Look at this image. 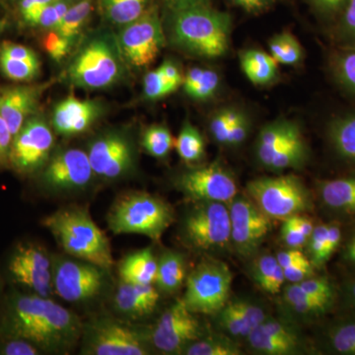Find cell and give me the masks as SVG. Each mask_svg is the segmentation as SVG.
I'll return each instance as SVG.
<instances>
[{
	"label": "cell",
	"instance_id": "1f68e13d",
	"mask_svg": "<svg viewBox=\"0 0 355 355\" xmlns=\"http://www.w3.org/2000/svg\"><path fill=\"white\" fill-rule=\"evenodd\" d=\"M252 272L254 282L266 293H279L286 282L284 268L280 266L277 257L272 254L259 257L254 261Z\"/></svg>",
	"mask_w": 355,
	"mask_h": 355
},
{
	"label": "cell",
	"instance_id": "94428289",
	"mask_svg": "<svg viewBox=\"0 0 355 355\" xmlns=\"http://www.w3.org/2000/svg\"><path fill=\"white\" fill-rule=\"evenodd\" d=\"M343 21H345L347 29L355 35V0H349L347 9H345Z\"/></svg>",
	"mask_w": 355,
	"mask_h": 355
},
{
	"label": "cell",
	"instance_id": "f546056e",
	"mask_svg": "<svg viewBox=\"0 0 355 355\" xmlns=\"http://www.w3.org/2000/svg\"><path fill=\"white\" fill-rule=\"evenodd\" d=\"M247 340L250 347L260 354L292 355L304 350V343L300 338H282L266 333L259 327L248 336Z\"/></svg>",
	"mask_w": 355,
	"mask_h": 355
},
{
	"label": "cell",
	"instance_id": "ffe728a7",
	"mask_svg": "<svg viewBox=\"0 0 355 355\" xmlns=\"http://www.w3.org/2000/svg\"><path fill=\"white\" fill-rule=\"evenodd\" d=\"M318 196L335 220L355 222V175L320 182Z\"/></svg>",
	"mask_w": 355,
	"mask_h": 355
},
{
	"label": "cell",
	"instance_id": "d4e9b609",
	"mask_svg": "<svg viewBox=\"0 0 355 355\" xmlns=\"http://www.w3.org/2000/svg\"><path fill=\"white\" fill-rule=\"evenodd\" d=\"M342 222L333 220L315 225L308 239V258L315 268H323L342 246Z\"/></svg>",
	"mask_w": 355,
	"mask_h": 355
},
{
	"label": "cell",
	"instance_id": "03108f58",
	"mask_svg": "<svg viewBox=\"0 0 355 355\" xmlns=\"http://www.w3.org/2000/svg\"><path fill=\"white\" fill-rule=\"evenodd\" d=\"M9 0H0V3H6V2H8Z\"/></svg>",
	"mask_w": 355,
	"mask_h": 355
},
{
	"label": "cell",
	"instance_id": "4316f807",
	"mask_svg": "<svg viewBox=\"0 0 355 355\" xmlns=\"http://www.w3.org/2000/svg\"><path fill=\"white\" fill-rule=\"evenodd\" d=\"M287 304L299 315L308 318H322L335 308L336 297L315 295L303 291L297 284L287 286L284 293Z\"/></svg>",
	"mask_w": 355,
	"mask_h": 355
},
{
	"label": "cell",
	"instance_id": "f35d334b",
	"mask_svg": "<svg viewBox=\"0 0 355 355\" xmlns=\"http://www.w3.org/2000/svg\"><path fill=\"white\" fill-rule=\"evenodd\" d=\"M270 55L277 64H297L303 58V50L300 43L291 33L284 32L275 35L270 43Z\"/></svg>",
	"mask_w": 355,
	"mask_h": 355
},
{
	"label": "cell",
	"instance_id": "b9f144b4",
	"mask_svg": "<svg viewBox=\"0 0 355 355\" xmlns=\"http://www.w3.org/2000/svg\"><path fill=\"white\" fill-rule=\"evenodd\" d=\"M244 116L241 112L235 109H222L216 112L209 123V130L212 137L218 144H226L229 130L236 121Z\"/></svg>",
	"mask_w": 355,
	"mask_h": 355
},
{
	"label": "cell",
	"instance_id": "11a10c76",
	"mask_svg": "<svg viewBox=\"0 0 355 355\" xmlns=\"http://www.w3.org/2000/svg\"><path fill=\"white\" fill-rule=\"evenodd\" d=\"M340 297L343 302L355 314V277L345 279L340 288Z\"/></svg>",
	"mask_w": 355,
	"mask_h": 355
},
{
	"label": "cell",
	"instance_id": "4fadbf2b",
	"mask_svg": "<svg viewBox=\"0 0 355 355\" xmlns=\"http://www.w3.org/2000/svg\"><path fill=\"white\" fill-rule=\"evenodd\" d=\"M177 188L191 202L230 203L238 195L234 177L220 163L195 168L177 180Z\"/></svg>",
	"mask_w": 355,
	"mask_h": 355
},
{
	"label": "cell",
	"instance_id": "e0dca14e",
	"mask_svg": "<svg viewBox=\"0 0 355 355\" xmlns=\"http://www.w3.org/2000/svg\"><path fill=\"white\" fill-rule=\"evenodd\" d=\"M87 153L69 148L53 155L44 166L41 181L44 188L55 193L83 190L93 176Z\"/></svg>",
	"mask_w": 355,
	"mask_h": 355
},
{
	"label": "cell",
	"instance_id": "d6a6232c",
	"mask_svg": "<svg viewBox=\"0 0 355 355\" xmlns=\"http://www.w3.org/2000/svg\"><path fill=\"white\" fill-rule=\"evenodd\" d=\"M329 137L336 153L343 160L355 163V114L334 121Z\"/></svg>",
	"mask_w": 355,
	"mask_h": 355
},
{
	"label": "cell",
	"instance_id": "680465c9",
	"mask_svg": "<svg viewBox=\"0 0 355 355\" xmlns=\"http://www.w3.org/2000/svg\"><path fill=\"white\" fill-rule=\"evenodd\" d=\"M231 1L250 12H260L263 9L268 8L272 0H231Z\"/></svg>",
	"mask_w": 355,
	"mask_h": 355
},
{
	"label": "cell",
	"instance_id": "5b68a950",
	"mask_svg": "<svg viewBox=\"0 0 355 355\" xmlns=\"http://www.w3.org/2000/svg\"><path fill=\"white\" fill-rule=\"evenodd\" d=\"M175 220L171 205L144 191L121 196L110 209L107 221L114 234H139L160 241Z\"/></svg>",
	"mask_w": 355,
	"mask_h": 355
},
{
	"label": "cell",
	"instance_id": "83f0119b",
	"mask_svg": "<svg viewBox=\"0 0 355 355\" xmlns=\"http://www.w3.org/2000/svg\"><path fill=\"white\" fill-rule=\"evenodd\" d=\"M186 261L183 254L177 252H165L159 259L154 284L161 293H176L186 282Z\"/></svg>",
	"mask_w": 355,
	"mask_h": 355
},
{
	"label": "cell",
	"instance_id": "ee69618b",
	"mask_svg": "<svg viewBox=\"0 0 355 355\" xmlns=\"http://www.w3.org/2000/svg\"><path fill=\"white\" fill-rule=\"evenodd\" d=\"M144 96L148 100H159L171 94L172 91L166 84L159 69L149 71L144 79Z\"/></svg>",
	"mask_w": 355,
	"mask_h": 355
},
{
	"label": "cell",
	"instance_id": "9f6ffc18",
	"mask_svg": "<svg viewBox=\"0 0 355 355\" xmlns=\"http://www.w3.org/2000/svg\"><path fill=\"white\" fill-rule=\"evenodd\" d=\"M284 221H286L289 225L297 229L299 232L302 233L303 235L308 238L312 234L313 229L315 227L314 223H313L310 218L301 216V214H296V216L288 217V218Z\"/></svg>",
	"mask_w": 355,
	"mask_h": 355
},
{
	"label": "cell",
	"instance_id": "603a6c76",
	"mask_svg": "<svg viewBox=\"0 0 355 355\" xmlns=\"http://www.w3.org/2000/svg\"><path fill=\"white\" fill-rule=\"evenodd\" d=\"M160 292L154 284H132L121 282L114 294L116 309L125 316L139 319L151 314L158 304Z\"/></svg>",
	"mask_w": 355,
	"mask_h": 355
},
{
	"label": "cell",
	"instance_id": "9a60e30c",
	"mask_svg": "<svg viewBox=\"0 0 355 355\" xmlns=\"http://www.w3.org/2000/svg\"><path fill=\"white\" fill-rule=\"evenodd\" d=\"M53 142L48 123L41 116H32L13 137L9 163L20 174L39 171L50 159Z\"/></svg>",
	"mask_w": 355,
	"mask_h": 355
},
{
	"label": "cell",
	"instance_id": "e575fe53",
	"mask_svg": "<svg viewBox=\"0 0 355 355\" xmlns=\"http://www.w3.org/2000/svg\"><path fill=\"white\" fill-rule=\"evenodd\" d=\"M218 74L214 70L193 67L184 77V92L196 100H207L218 90Z\"/></svg>",
	"mask_w": 355,
	"mask_h": 355
},
{
	"label": "cell",
	"instance_id": "ba28073f",
	"mask_svg": "<svg viewBox=\"0 0 355 355\" xmlns=\"http://www.w3.org/2000/svg\"><path fill=\"white\" fill-rule=\"evenodd\" d=\"M232 280V272L225 263L203 259L187 277L182 299L195 314H217L229 300Z\"/></svg>",
	"mask_w": 355,
	"mask_h": 355
},
{
	"label": "cell",
	"instance_id": "2e32d148",
	"mask_svg": "<svg viewBox=\"0 0 355 355\" xmlns=\"http://www.w3.org/2000/svg\"><path fill=\"white\" fill-rule=\"evenodd\" d=\"M89 162L96 176L119 179L132 171L135 163V146L121 132L103 133L89 146Z\"/></svg>",
	"mask_w": 355,
	"mask_h": 355
},
{
	"label": "cell",
	"instance_id": "52a82bcc",
	"mask_svg": "<svg viewBox=\"0 0 355 355\" xmlns=\"http://www.w3.org/2000/svg\"><path fill=\"white\" fill-rule=\"evenodd\" d=\"M247 191L257 207L270 219L286 220L314 207L310 191L302 180L294 175L259 178L248 183Z\"/></svg>",
	"mask_w": 355,
	"mask_h": 355
},
{
	"label": "cell",
	"instance_id": "3957f363",
	"mask_svg": "<svg viewBox=\"0 0 355 355\" xmlns=\"http://www.w3.org/2000/svg\"><path fill=\"white\" fill-rule=\"evenodd\" d=\"M125 73V62L116 35L98 31L89 35L67 69L70 83L84 90H103L116 85Z\"/></svg>",
	"mask_w": 355,
	"mask_h": 355
},
{
	"label": "cell",
	"instance_id": "ab89813d",
	"mask_svg": "<svg viewBox=\"0 0 355 355\" xmlns=\"http://www.w3.org/2000/svg\"><path fill=\"white\" fill-rule=\"evenodd\" d=\"M174 144L171 132L165 125H151L142 135V147L149 155L155 158H165L168 156Z\"/></svg>",
	"mask_w": 355,
	"mask_h": 355
},
{
	"label": "cell",
	"instance_id": "f5cc1de1",
	"mask_svg": "<svg viewBox=\"0 0 355 355\" xmlns=\"http://www.w3.org/2000/svg\"><path fill=\"white\" fill-rule=\"evenodd\" d=\"M249 128V121L246 116H243L229 130L225 146H236L241 144L247 139Z\"/></svg>",
	"mask_w": 355,
	"mask_h": 355
},
{
	"label": "cell",
	"instance_id": "8d00e7d4",
	"mask_svg": "<svg viewBox=\"0 0 355 355\" xmlns=\"http://www.w3.org/2000/svg\"><path fill=\"white\" fill-rule=\"evenodd\" d=\"M91 11V0H80L71 4L55 31L60 33L65 38L71 40L74 43L90 18Z\"/></svg>",
	"mask_w": 355,
	"mask_h": 355
},
{
	"label": "cell",
	"instance_id": "6f0895ef",
	"mask_svg": "<svg viewBox=\"0 0 355 355\" xmlns=\"http://www.w3.org/2000/svg\"><path fill=\"white\" fill-rule=\"evenodd\" d=\"M305 258H307V256L300 249H289L279 252L277 254V260L282 268H286Z\"/></svg>",
	"mask_w": 355,
	"mask_h": 355
},
{
	"label": "cell",
	"instance_id": "cb8c5ba5",
	"mask_svg": "<svg viewBox=\"0 0 355 355\" xmlns=\"http://www.w3.org/2000/svg\"><path fill=\"white\" fill-rule=\"evenodd\" d=\"M301 137L300 128L294 121L282 119L268 123L261 128L257 140V157L266 167L273 155Z\"/></svg>",
	"mask_w": 355,
	"mask_h": 355
},
{
	"label": "cell",
	"instance_id": "be15d7a7",
	"mask_svg": "<svg viewBox=\"0 0 355 355\" xmlns=\"http://www.w3.org/2000/svg\"><path fill=\"white\" fill-rule=\"evenodd\" d=\"M7 22L6 20H0V34L6 30Z\"/></svg>",
	"mask_w": 355,
	"mask_h": 355
},
{
	"label": "cell",
	"instance_id": "9c48e42d",
	"mask_svg": "<svg viewBox=\"0 0 355 355\" xmlns=\"http://www.w3.org/2000/svg\"><path fill=\"white\" fill-rule=\"evenodd\" d=\"M81 354L86 355H147L149 335L111 318H99L84 326Z\"/></svg>",
	"mask_w": 355,
	"mask_h": 355
},
{
	"label": "cell",
	"instance_id": "8fae6325",
	"mask_svg": "<svg viewBox=\"0 0 355 355\" xmlns=\"http://www.w3.org/2000/svg\"><path fill=\"white\" fill-rule=\"evenodd\" d=\"M202 338V329L195 313L183 299L177 300L159 318L149 334V342L164 354H184L187 347Z\"/></svg>",
	"mask_w": 355,
	"mask_h": 355
},
{
	"label": "cell",
	"instance_id": "484cf974",
	"mask_svg": "<svg viewBox=\"0 0 355 355\" xmlns=\"http://www.w3.org/2000/svg\"><path fill=\"white\" fill-rule=\"evenodd\" d=\"M158 261L151 248L128 254L119 266L121 280L132 284H154Z\"/></svg>",
	"mask_w": 355,
	"mask_h": 355
},
{
	"label": "cell",
	"instance_id": "ac0fdd59",
	"mask_svg": "<svg viewBox=\"0 0 355 355\" xmlns=\"http://www.w3.org/2000/svg\"><path fill=\"white\" fill-rule=\"evenodd\" d=\"M14 282L37 295L50 297L53 293V265L43 248L32 243L16 248L8 263Z\"/></svg>",
	"mask_w": 355,
	"mask_h": 355
},
{
	"label": "cell",
	"instance_id": "91938a15",
	"mask_svg": "<svg viewBox=\"0 0 355 355\" xmlns=\"http://www.w3.org/2000/svg\"><path fill=\"white\" fill-rule=\"evenodd\" d=\"M168 6L172 9L173 12L191 7L207 6L209 0H165Z\"/></svg>",
	"mask_w": 355,
	"mask_h": 355
},
{
	"label": "cell",
	"instance_id": "7bdbcfd3",
	"mask_svg": "<svg viewBox=\"0 0 355 355\" xmlns=\"http://www.w3.org/2000/svg\"><path fill=\"white\" fill-rule=\"evenodd\" d=\"M42 43H43L44 50L57 62H60L69 55L73 44L71 40L65 38L55 30H50V32L46 33Z\"/></svg>",
	"mask_w": 355,
	"mask_h": 355
},
{
	"label": "cell",
	"instance_id": "f1b7e54d",
	"mask_svg": "<svg viewBox=\"0 0 355 355\" xmlns=\"http://www.w3.org/2000/svg\"><path fill=\"white\" fill-rule=\"evenodd\" d=\"M240 64L245 76L256 85L272 83L279 74V64L263 51H245L240 55Z\"/></svg>",
	"mask_w": 355,
	"mask_h": 355
},
{
	"label": "cell",
	"instance_id": "44dd1931",
	"mask_svg": "<svg viewBox=\"0 0 355 355\" xmlns=\"http://www.w3.org/2000/svg\"><path fill=\"white\" fill-rule=\"evenodd\" d=\"M266 318L265 310L261 306L243 299L228 300L217 312L221 330L235 338H247Z\"/></svg>",
	"mask_w": 355,
	"mask_h": 355
},
{
	"label": "cell",
	"instance_id": "6125c7cd",
	"mask_svg": "<svg viewBox=\"0 0 355 355\" xmlns=\"http://www.w3.org/2000/svg\"><path fill=\"white\" fill-rule=\"evenodd\" d=\"M312 1L321 8L327 9V10H336L345 3V0H312Z\"/></svg>",
	"mask_w": 355,
	"mask_h": 355
},
{
	"label": "cell",
	"instance_id": "db71d44e",
	"mask_svg": "<svg viewBox=\"0 0 355 355\" xmlns=\"http://www.w3.org/2000/svg\"><path fill=\"white\" fill-rule=\"evenodd\" d=\"M340 248H342L343 263L355 270V228L352 231L347 239L345 240L343 238Z\"/></svg>",
	"mask_w": 355,
	"mask_h": 355
},
{
	"label": "cell",
	"instance_id": "681fc988",
	"mask_svg": "<svg viewBox=\"0 0 355 355\" xmlns=\"http://www.w3.org/2000/svg\"><path fill=\"white\" fill-rule=\"evenodd\" d=\"M158 69L172 93L183 84L184 77L182 76L179 67L171 60H165Z\"/></svg>",
	"mask_w": 355,
	"mask_h": 355
},
{
	"label": "cell",
	"instance_id": "6da1fadb",
	"mask_svg": "<svg viewBox=\"0 0 355 355\" xmlns=\"http://www.w3.org/2000/svg\"><path fill=\"white\" fill-rule=\"evenodd\" d=\"M83 324L50 297L18 292L7 297L0 313V336L29 340L42 352L67 354L83 336Z\"/></svg>",
	"mask_w": 355,
	"mask_h": 355
},
{
	"label": "cell",
	"instance_id": "816d5d0a",
	"mask_svg": "<svg viewBox=\"0 0 355 355\" xmlns=\"http://www.w3.org/2000/svg\"><path fill=\"white\" fill-rule=\"evenodd\" d=\"M13 135L6 121L0 114V165L6 164L10 157Z\"/></svg>",
	"mask_w": 355,
	"mask_h": 355
},
{
	"label": "cell",
	"instance_id": "7402d4cb",
	"mask_svg": "<svg viewBox=\"0 0 355 355\" xmlns=\"http://www.w3.org/2000/svg\"><path fill=\"white\" fill-rule=\"evenodd\" d=\"M34 86H16L0 91V114L13 137L36 111L40 90Z\"/></svg>",
	"mask_w": 355,
	"mask_h": 355
},
{
	"label": "cell",
	"instance_id": "30bf717a",
	"mask_svg": "<svg viewBox=\"0 0 355 355\" xmlns=\"http://www.w3.org/2000/svg\"><path fill=\"white\" fill-rule=\"evenodd\" d=\"M125 64L144 69L153 64L164 46V32L155 10H147L137 20L121 26L116 34Z\"/></svg>",
	"mask_w": 355,
	"mask_h": 355
},
{
	"label": "cell",
	"instance_id": "7dc6e473",
	"mask_svg": "<svg viewBox=\"0 0 355 355\" xmlns=\"http://www.w3.org/2000/svg\"><path fill=\"white\" fill-rule=\"evenodd\" d=\"M284 272L286 280H288L291 284H299L303 280L314 277L315 266L312 265L307 257V258L284 268Z\"/></svg>",
	"mask_w": 355,
	"mask_h": 355
},
{
	"label": "cell",
	"instance_id": "5bb4252c",
	"mask_svg": "<svg viewBox=\"0 0 355 355\" xmlns=\"http://www.w3.org/2000/svg\"><path fill=\"white\" fill-rule=\"evenodd\" d=\"M228 207L231 248L245 258L251 257L272 231V219L266 216L251 198L239 193Z\"/></svg>",
	"mask_w": 355,
	"mask_h": 355
},
{
	"label": "cell",
	"instance_id": "836d02e7",
	"mask_svg": "<svg viewBox=\"0 0 355 355\" xmlns=\"http://www.w3.org/2000/svg\"><path fill=\"white\" fill-rule=\"evenodd\" d=\"M149 0H101L104 17L112 24L125 26L146 12Z\"/></svg>",
	"mask_w": 355,
	"mask_h": 355
},
{
	"label": "cell",
	"instance_id": "bcb514c9",
	"mask_svg": "<svg viewBox=\"0 0 355 355\" xmlns=\"http://www.w3.org/2000/svg\"><path fill=\"white\" fill-rule=\"evenodd\" d=\"M336 69L342 83L355 92V51L342 53L336 60Z\"/></svg>",
	"mask_w": 355,
	"mask_h": 355
},
{
	"label": "cell",
	"instance_id": "7a4b0ae2",
	"mask_svg": "<svg viewBox=\"0 0 355 355\" xmlns=\"http://www.w3.org/2000/svg\"><path fill=\"white\" fill-rule=\"evenodd\" d=\"M43 225L70 256L105 270L113 266L108 238L91 218L87 209L64 207L44 217Z\"/></svg>",
	"mask_w": 355,
	"mask_h": 355
},
{
	"label": "cell",
	"instance_id": "60d3db41",
	"mask_svg": "<svg viewBox=\"0 0 355 355\" xmlns=\"http://www.w3.org/2000/svg\"><path fill=\"white\" fill-rule=\"evenodd\" d=\"M0 69L14 81H31L39 76L41 62L13 60L0 55Z\"/></svg>",
	"mask_w": 355,
	"mask_h": 355
},
{
	"label": "cell",
	"instance_id": "f907efd6",
	"mask_svg": "<svg viewBox=\"0 0 355 355\" xmlns=\"http://www.w3.org/2000/svg\"><path fill=\"white\" fill-rule=\"evenodd\" d=\"M282 241L289 249H301L307 245L308 239L302 233L299 232L297 229L292 227L286 221H284L282 231H280Z\"/></svg>",
	"mask_w": 355,
	"mask_h": 355
},
{
	"label": "cell",
	"instance_id": "7c38bea8",
	"mask_svg": "<svg viewBox=\"0 0 355 355\" xmlns=\"http://www.w3.org/2000/svg\"><path fill=\"white\" fill-rule=\"evenodd\" d=\"M105 270L83 260H58L53 266V289L67 302H85L101 293L106 284Z\"/></svg>",
	"mask_w": 355,
	"mask_h": 355
},
{
	"label": "cell",
	"instance_id": "d590c367",
	"mask_svg": "<svg viewBox=\"0 0 355 355\" xmlns=\"http://www.w3.org/2000/svg\"><path fill=\"white\" fill-rule=\"evenodd\" d=\"M180 158L188 164L200 162L205 153V140L197 128L186 121L175 140Z\"/></svg>",
	"mask_w": 355,
	"mask_h": 355
},
{
	"label": "cell",
	"instance_id": "277c9868",
	"mask_svg": "<svg viewBox=\"0 0 355 355\" xmlns=\"http://www.w3.org/2000/svg\"><path fill=\"white\" fill-rule=\"evenodd\" d=\"M231 19L228 14L207 6L191 7L174 11L171 38L183 50L216 58L228 50Z\"/></svg>",
	"mask_w": 355,
	"mask_h": 355
},
{
	"label": "cell",
	"instance_id": "c3c4849f",
	"mask_svg": "<svg viewBox=\"0 0 355 355\" xmlns=\"http://www.w3.org/2000/svg\"><path fill=\"white\" fill-rule=\"evenodd\" d=\"M0 55L13 60L40 62L38 55L32 49L11 42H4L0 44Z\"/></svg>",
	"mask_w": 355,
	"mask_h": 355
},
{
	"label": "cell",
	"instance_id": "74e56055",
	"mask_svg": "<svg viewBox=\"0 0 355 355\" xmlns=\"http://www.w3.org/2000/svg\"><path fill=\"white\" fill-rule=\"evenodd\" d=\"M242 350L229 336L216 335L200 338L191 343L184 354L187 355H239Z\"/></svg>",
	"mask_w": 355,
	"mask_h": 355
},
{
	"label": "cell",
	"instance_id": "4dcf8cb0",
	"mask_svg": "<svg viewBox=\"0 0 355 355\" xmlns=\"http://www.w3.org/2000/svg\"><path fill=\"white\" fill-rule=\"evenodd\" d=\"M323 338L324 349L331 354L355 355V314L329 324Z\"/></svg>",
	"mask_w": 355,
	"mask_h": 355
},
{
	"label": "cell",
	"instance_id": "d6986e66",
	"mask_svg": "<svg viewBox=\"0 0 355 355\" xmlns=\"http://www.w3.org/2000/svg\"><path fill=\"white\" fill-rule=\"evenodd\" d=\"M104 112L101 102L77 99L70 95L55 105L53 125L60 135H79L99 120Z\"/></svg>",
	"mask_w": 355,
	"mask_h": 355
},
{
	"label": "cell",
	"instance_id": "8992f818",
	"mask_svg": "<svg viewBox=\"0 0 355 355\" xmlns=\"http://www.w3.org/2000/svg\"><path fill=\"white\" fill-rule=\"evenodd\" d=\"M183 241L200 253L221 254L231 248V219L227 203L197 202L181 224Z\"/></svg>",
	"mask_w": 355,
	"mask_h": 355
},
{
	"label": "cell",
	"instance_id": "f6af8a7d",
	"mask_svg": "<svg viewBox=\"0 0 355 355\" xmlns=\"http://www.w3.org/2000/svg\"><path fill=\"white\" fill-rule=\"evenodd\" d=\"M42 350L29 340L0 336V355H38Z\"/></svg>",
	"mask_w": 355,
	"mask_h": 355
},
{
	"label": "cell",
	"instance_id": "e7e4bbea",
	"mask_svg": "<svg viewBox=\"0 0 355 355\" xmlns=\"http://www.w3.org/2000/svg\"><path fill=\"white\" fill-rule=\"evenodd\" d=\"M40 4H43V6H46V4L53 3V2L57 1V0H37Z\"/></svg>",
	"mask_w": 355,
	"mask_h": 355
}]
</instances>
